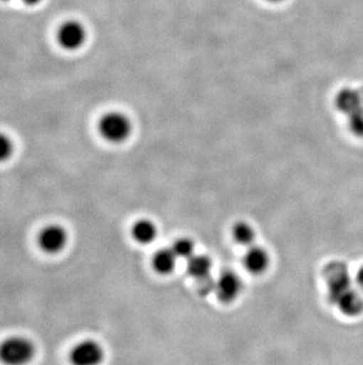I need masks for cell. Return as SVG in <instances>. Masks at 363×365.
<instances>
[{
  "mask_svg": "<svg viewBox=\"0 0 363 365\" xmlns=\"http://www.w3.org/2000/svg\"><path fill=\"white\" fill-rule=\"evenodd\" d=\"M329 299L348 317H357L363 312V296L354 285L348 266L342 262H332L325 269Z\"/></svg>",
  "mask_w": 363,
  "mask_h": 365,
  "instance_id": "obj_1",
  "label": "cell"
},
{
  "mask_svg": "<svg viewBox=\"0 0 363 365\" xmlns=\"http://www.w3.org/2000/svg\"><path fill=\"white\" fill-rule=\"evenodd\" d=\"M35 355V346L24 337H11L0 345V361L6 365L28 364Z\"/></svg>",
  "mask_w": 363,
  "mask_h": 365,
  "instance_id": "obj_2",
  "label": "cell"
},
{
  "mask_svg": "<svg viewBox=\"0 0 363 365\" xmlns=\"http://www.w3.org/2000/svg\"><path fill=\"white\" fill-rule=\"evenodd\" d=\"M100 130L107 141L122 143L127 141L132 133V124L125 115L110 113L100 120Z\"/></svg>",
  "mask_w": 363,
  "mask_h": 365,
  "instance_id": "obj_3",
  "label": "cell"
},
{
  "mask_svg": "<svg viewBox=\"0 0 363 365\" xmlns=\"http://www.w3.org/2000/svg\"><path fill=\"white\" fill-rule=\"evenodd\" d=\"M242 280L233 271H226L215 282V293L219 302L233 303L242 292Z\"/></svg>",
  "mask_w": 363,
  "mask_h": 365,
  "instance_id": "obj_4",
  "label": "cell"
},
{
  "mask_svg": "<svg viewBox=\"0 0 363 365\" xmlns=\"http://www.w3.org/2000/svg\"><path fill=\"white\" fill-rule=\"evenodd\" d=\"M104 351L97 341H84L75 345L71 351L73 365H100L103 362Z\"/></svg>",
  "mask_w": 363,
  "mask_h": 365,
  "instance_id": "obj_5",
  "label": "cell"
},
{
  "mask_svg": "<svg viewBox=\"0 0 363 365\" xmlns=\"http://www.w3.org/2000/svg\"><path fill=\"white\" fill-rule=\"evenodd\" d=\"M68 235L60 226H48L39 235V245L48 253H58L65 247Z\"/></svg>",
  "mask_w": 363,
  "mask_h": 365,
  "instance_id": "obj_6",
  "label": "cell"
},
{
  "mask_svg": "<svg viewBox=\"0 0 363 365\" xmlns=\"http://www.w3.org/2000/svg\"><path fill=\"white\" fill-rule=\"evenodd\" d=\"M85 29L77 21H69L63 25L59 30V43L62 44L63 48H69V50L80 48L83 43L85 41Z\"/></svg>",
  "mask_w": 363,
  "mask_h": 365,
  "instance_id": "obj_7",
  "label": "cell"
},
{
  "mask_svg": "<svg viewBox=\"0 0 363 365\" xmlns=\"http://www.w3.org/2000/svg\"><path fill=\"white\" fill-rule=\"evenodd\" d=\"M269 255L258 246H251L244 255V266L253 274L263 273L269 266Z\"/></svg>",
  "mask_w": 363,
  "mask_h": 365,
  "instance_id": "obj_8",
  "label": "cell"
},
{
  "mask_svg": "<svg viewBox=\"0 0 363 365\" xmlns=\"http://www.w3.org/2000/svg\"><path fill=\"white\" fill-rule=\"evenodd\" d=\"M336 106L340 110L349 116L350 114L363 108L361 93L355 90L343 89L336 97Z\"/></svg>",
  "mask_w": 363,
  "mask_h": 365,
  "instance_id": "obj_9",
  "label": "cell"
},
{
  "mask_svg": "<svg viewBox=\"0 0 363 365\" xmlns=\"http://www.w3.org/2000/svg\"><path fill=\"white\" fill-rule=\"evenodd\" d=\"M213 267V262L206 255H194L191 258L188 259L186 262V271L189 276L197 280H202L208 278L210 274V269Z\"/></svg>",
  "mask_w": 363,
  "mask_h": 365,
  "instance_id": "obj_10",
  "label": "cell"
},
{
  "mask_svg": "<svg viewBox=\"0 0 363 365\" xmlns=\"http://www.w3.org/2000/svg\"><path fill=\"white\" fill-rule=\"evenodd\" d=\"M177 259L172 248H162L154 253L152 266L159 274H169L175 269Z\"/></svg>",
  "mask_w": 363,
  "mask_h": 365,
  "instance_id": "obj_11",
  "label": "cell"
},
{
  "mask_svg": "<svg viewBox=\"0 0 363 365\" xmlns=\"http://www.w3.org/2000/svg\"><path fill=\"white\" fill-rule=\"evenodd\" d=\"M132 237L140 244L147 245L157 238V228L152 221L147 219L138 220L132 227Z\"/></svg>",
  "mask_w": 363,
  "mask_h": 365,
  "instance_id": "obj_12",
  "label": "cell"
},
{
  "mask_svg": "<svg viewBox=\"0 0 363 365\" xmlns=\"http://www.w3.org/2000/svg\"><path fill=\"white\" fill-rule=\"evenodd\" d=\"M233 238L240 245L251 246L255 240L254 228L247 222H237L233 230Z\"/></svg>",
  "mask_w": 363,
  "mask_h": 365,
  "instance_id": "obj_13",
  "label": "cell"
},
{
  "mask_svg": "<svg viewBox=\"0 0 363 365\" xmlns=\"http://www.w3.org/2000/svg\"><path fill=\"white\" fill-rule=\"evenodd\" d=\"M172 251L177 258L189 259L195 255V244L188 238H181L172 245Z\"/></svg>",
  "mask_w": 363,
  "mask_h": 365,
  "instance_id": "obj_14",
  "label": "cell"
},
{
  "mask_svg": "<svg viewBox=\"0 0 363 365\" xmlns=\"http://www.w3.org/2000/svg\"><path fill=\"white\" fill-rule=\"evenodd\" d=\"M349 127L354 134L363 138V108L349 115Z\"/></svg>",
  "mask_w": 363,
  "mask_h": 365,
  "instance_id": "obj_15",
  "label": "cell"
},
{
  "mask_svg": "<svg viewBox=\"0 0 363 365\" xmlns=\"http://www.w3.org/2000/svg\"><path fill=\"white\" fill-rule=\"evenodd\" d=\"M14 152V145L10 138L6 135L0 134V163L5 161L12 155Z\"/></svg>",
  "mask_w": 363,
  "mask_h": 365,
  "instance_id": "obj_16",
  "label": "cell"
},
{
  "mask_svg": "<svg viewBox=\"0 0 363 365\" xmlns=\"http://www.w3.org/2000/svg\"><path fill=\"white\" fill-rule=\"evenodd\" d=\"M215 282H216V280L210 279V277L204 278V279L202 280H199V289L201 294L206 296L208 293L215 292Z\"/></svg>",
  "mask_w": 363,
  "mask_h": 365,
  "instance_id": "obj_17",
  "label": "cell"
},
{
  "mask_svg": "<svg viewBox=\"0 0 363 365\" xmlns=\"http://www.w3.org/2000/svg\"><path fill=\"white\" fill-rule=\"evenodd\" d=\"M355 284L360 289L361 292H363V266L357 271V277H355Z\"/></svg>",
  "mask_w": 363,
  "mask_h": 365,
  "instance_id": "obj_18",
  "label": "cell"
},
{
  "mask_svg": "<svg viewBox=\"0 0 363 365\" xmlns=\"http://www.w3.org/2000/svg\"><path fill=\"white\" fill-rule=\"evenodd\" d=\"M25 4H28V5H35V4L39 3L41 0H23Z\"/></svg>",
  "mask_w": 363,
  "mask_h": 365,
  "instance_id": "obj_19",
  "label": "cell"
},
{
  "mask_svg": "<svg viewBox=\"0 0 363 365\" xmlns=\"http://www.w3.org/2000/svg\"><path fill=\"white\" fill-rule=\"evenodd\" d=\"M267 1H269V3H281V1H283V0H267Z\"/></svg>",
  "mask_w": 363,
  "mask_h": 365,
  "instance_id": "obj_20",
  "label": "cell"
}]
</instances>
